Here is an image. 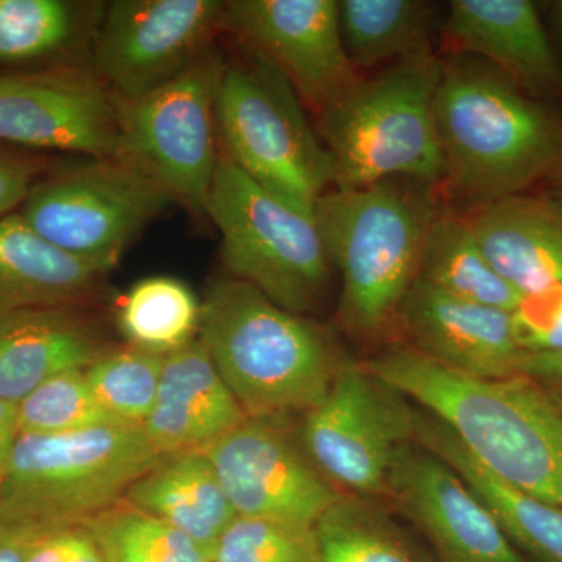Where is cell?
I'll return each mask as SVG.
<instances>
[{"label":"cell","instance_id":"cell-34","mask_svg":"<svg viewBox=\"0 0 562 562\" xmlns=\"http://www.w3.org/2000/svg\"><path fill=\"white\" fill-rule=\"evenodd\" d=\"M512 322L524 355L562 349V286L525 294L512 312Z\"/></svg>","mask_w":562,"mask_h":562},{"label":"cell","instance_id":"cell-19","mask_svg":"<svg viewBox=\"0 0 562 562\" xmlns=\"http://www.w3.org/2000/svg\"><path fill=\"white\" fill-rule=\"evenodd\" d=\"M246 419L201 339L165 355L157 401L143 424L162 453L203 452Z\"/></svg>","mask_w":562,"mask_h":562},{"label":"cell","instance_id":"cell-23","mask_svg":"<svg viewBox=\"0 0 562 562\" xmlns=\"http://www.w3.org/2000/svg\"><path fill=\"white\" fill-rule=\"evenodd\" d=\"M416 442L450 465L530 562H562V509L514 490L487 471L447 425L414 405Z\"/></svg>","mask_w":562,"mask_h":562},{"label":"cell","instance_id":"cell-9","mask_svg":"<svg viewBox=\"0 0 562 562\" xmlns=\"http://www.w3.org/2000/svg\"><path fill=\"white\" fill-rule=\"evenodd\" d=\"M225 60L211 49L176 79L140 98H116L117 160L135 166L199 220L221 158L216 92Z\"/></svg>","mask_w":562,"mask_h":562},{"label":"cell","instance_id":"cell-2","mask_svg":"<svg viewBox=\"0 0 562 562\" xmlns=\"http://www.w3.org/2000/svg\"><path fill=\"white\" fill-rule=\"evenodd\" d=\"M441 183L475 206L562 176V113L479 58L443 61L435 99Z\"/></svg>","mask_w":562,"mask_h":562},{"label":"cell","instance_id":"cell-32","mask_svg":"<svg viewBox=\"0 0 562 562\" xmlns=\"http://www.w3.org/2000/svg\"><path fill=\"white\" fill-rule=\"evenodd\" d=\"M20 432L55 435L121 424L95 401L85 371L60 373L18 403Z\"/></svg>","mask_w":562,"mask_h":562},{"label":"cell","instance_id":"cell-3","mask_svg":"<svg viewBox=\"0 0 562 562\" xmlns=\"http://www.w3.org/2000/svg\"><path fill=\"white\" fill-rule=\"evenodd\" d=\"M199 339L250 419L305 416L347 362L319 325L232 277L206 294Z\"/></svg>","mask_w":562,"mask_h":562},{"label":"cell","instance_id":"cell-36","mask_svg":"<svg viewBox=\"0 0 562 562\" xmlns=\"http://www.w3.org/2000/svg\"><path fill=\"white\" fill-rule=\"evenodd\" d=\"M519 375L528 376L532 382L541 384L543 390L562 402V349L547 353L522 355Z\"/></svg>","mask_w":562,"mask_h":562},{"label":"cell","instance_id":"cell-25","mask_svg":"<svg viewBox=\"0 0 562 562\" xmlns=\"http://www.w3.org/2000/svg\"><path fill=\"white\" fill-rule=\"evenodd\" d=\"M443 294L512 313L524 294L512 286L476 241L468 220L438 214L422 249L419 276Z\"/></svg>","mask_w":562,"mask_h":562},{"label":"cell","instance_id":"cell-38","mask_svg":"<svg viewBox=\"0 0 562 562\" xmlns=\"http://www.w3.org/2000/svg\"><path fill=\"white\" fill-rule=\"evenodd\" d=\"M33 530L0 524V562H25Z\"/></svg>","mask_w":562,"mask_h":562},{"label":"cell","instance_id":"cell-20","mask_svg":"<svg viewBox=\"0 0 562 562\" xmlns=\"http://www.w3.org/2000/svg\"><path fill=\"white\" fill-rule=\"evenodd\" d=\"M113 349L85 310L29 308L0 316V398L20 403L47 380L85 371Z\"/></svg>","mask_w":562,"mask_h":562},{"label":"cell","instance_id":"cell-8","mask_svg":"<svg viewBox=\"0 0 562 562\" xmlns=\"http://www.w3.org/2000/svg\"><path fill=\"white\" fill-rule=\"evenodd\" d=\"M216 124L222 155L291 205L314 211L333 187L330 151L310 124L301 95L261 55L225 63Z\"/></svg>","mask_w":562,"mask_h":562},{"label":"cell","instance_id":"cell-17","mask_svg":"<svg viewBox=\"0 0 562 562\" xmlns=\"http://www.w3.org/2000/svg\"><path fill=\"white\" fill-rule=\"evenodd\" d=\"M397 328L405 346L447 371L479 380L519 375L524 353L509 312L460 301L417 279L402 302Z\"/></svg>","mask_w":562,"mask_h":562},{"label":"cell","instance_id":"cell-33","mask_svg":"<svg viewBox=\"0 0 562 562\" xmlns=\"http://www.w3.org/2000/svg\"><path fill=\"white\" fill-rule=\"evenodd\" d=\"M210 562H321L316 528L236 516L209 552Z\"/></svg>","mask_w":562,"mask_h":562},{"label":"cell","instance_id":"cell-37","mask_svg":"<svg viewBox=\"0 0 562 562\" xmlns=\"http://www.w3.org/2000/svg\"><path fill=\"white\" fill-rule=\"evenodd\" d=\"M18 436H20L18 403L0 398V480L7 471Z\"/></svg>","mask_w":562,"mask_h":562},{"label":"cell","instance_id":"cell-35","mask_svg":"<svg viewBox=\"0 0 562 562\" xmlns=\"http://www.w3.org/2000/svg\"><path fill=\"white\" fill-rule=\"evenodd\" d=\"M38 172V162L32 158L0 147V220L25 202Z\"/></svg>","mask_w":562,"mask_h":562},{"label":"cell","instance_id":"cell-39","mask_svg":"<svg viewBox=\"0 0 562 562\" xmlns=\"http://www.w3.org/2000/svg\"><path fill=\"white\" fill-rule=\"evenodd\" d=\"M554 22H557L558 32L562 38V0L553 5Z\"/></svg>","mask_w":562,"mask_h":562},{"label":"cell","instance_id":"cell-11","mask_svg":"<svg viewBox=\"0 0 562 562\" xmlns=\"http://www.w3.org/2000/svg\"><path fill=\"white\" fill-rule=\"evenodd\" d=\"M412 442L414 403L361 362L347 360L324 401L303 416V449L346 495L386 498L395 454Z\"/></svg>","mask_w":562,"mask_h":562},{"label":"cell","instance_id":"cell-40","mask_svg":"<svg viewBox=\"0 0 562 562\" xmlns=\"http://www.w3.org/2000/svg\"><path fill=\"white\" fill-rule=\"evenodd\" d=\"M560 198L562 199V190H561V195H560Z\"/></svg>","mask_w":562,"mask_h":562},{"label":"cell","instance_id":"cell-30","mask_svg":"<svg viewBox=\"0 0 562 562\" xmlns=\"http://www.w3.org/2000/svg\"><path fill=\"white\" fill-rule=\"evenodd\" d=\"M87 9L63 0H0V61L47 57L74 44Z\"/></svg>","mask_w":562,"mask_h":562},{"label":"cell","instance_id":"cell-26","mask_svg":"<svg viewBox=\"0 0 562 562\" xmlns=\"http://www.w3.org/2000/svg\"><path fill=\"white\" fill-rule=\"evenodd\" d=\"M436 3L424 0H342L344 46L358 70L430 50Z\"/></svg>","mask_w":562,"mask_h":562},{"label":"cell","instance_id":"cell-4","mask_svg":"<svg viewBox=\"0 0 562 562\" xmlns=\"http://www.w3.org/2000/svg\"><path fill=\"white\" fill-rule=\"evenodd\" d=\"M428 184L390 180L325 192L314 206L333 266L341 272L338 319L358 339L397 328L419 276L422 249L438 216Z\"/></svg>","mask_w":562,"mask_h":562},{"label":"cell","instance_id":"cell-7","mask_svg":"<svg viewBox=\"0 0 562 562\" xmlns=\"http://www.w3.org/2000/svg\"><path fill=\"white\" fill-rule=\"evenodd\" d=\"M206 217L221 233V257L232 279L299 316L319 310L333 262L314 211L277 198L221 151Z\"/></svg>","mask_w":562,"mask_h":562},{"label":"cell","instance_id":"cell-18","mask_svg":"<svg viewBox=\"0 0 562 562\" xmlns=\"http://www.w3.org/2000/svg\"><path fill=\"white\" fill-rule=\"evenodd\" d=\"M443 32L528 94H561L562 66L530 0H453Z\"/></svg>","mask_w":562,"mask_h":562},{"label":"cell","instance_id":"cell-10","mask_svg":"<svg viewBox=\"0 0 562 562\" xmlns=\"http://www.w3.org/2000/svg\"><path fill=\"white\" fill-rule=\"evenodd\" d=\"M172 203L146 173L110 158L88 160L36 181L21 216L58 249L109 273L139 233Z\"/></svg>","mask_w":562,"mask_h":562},{"label":"cell","instance_id":"cell-22","mask_svg":"<svg viewBox=\"0 0 562 562\" xmlns=\"http://www.w3.org/2000/svg\"><path fill=\"white\" fill-rule=\"evenodd\" d=\"M105 276L47 241L21 213L0 220V316L29 308H90L102 299Z\"/></svg>","mask_w":562,"mask_h":562},{"label":"cell","instance_id":"cell-5","mask_svg":"<svg viewBox=\"0 0 562 562\" xmlns=\"http://www.w3.org/2000/svg\"><path fill=\"white\" fill-rule=\"evenodd\" d=\"M162 457L138 424L20 432L0 480V524L33 531L79 527L124 501Z\"/></svg>","mask_w":562,"mask_h":562},{"label":"cell","instance_id":"cell-29","mask_svg":"<svg viewBox=\"0 0 562 562\" xmlns=\"http://www.w3.org/2000/svg\"><path fill=\"white\" fill-rule=\"evenodd\" d=\"M83 527L109 562H210L183 532L124 501Z\"/></svg>","mask_w":562,"mask_h":562},{"label":"cell","instance_id":"cell-1","mask_svg":"<svg viewBox=\"0 0 562 562\" xmlns=\"http://www.w3.org/2000/svg\"><path fill=\"white\" fill-rule=\"evenodd\" d=\"M361 364L438 417L502 482L562 509V402L541 384L525 375L471 379L405 344Z\"/></svg>","mask_w":562,"mask_h":562},{"label":"cell","instance_id":"cell-6","mask_svg":"<svg viewBox=\"0 0 562 562\" xmlns=\"http://www.w3.org/2000/svg\"><path fill=\"white\" fill-rule=\"evenodd\" d=\"M442 68L438 55L420 52L361 79L321 111V138L331 155L335 190L390 180L441 183L435 99Z\"/></svg>","mask_w":562,"mask_h":562},{"label":"cell","instance_id":"cell-21","mask_svg":"<svg viewBox=\"0 0 562 562\" xmlns=\"http://www.w3.org/2000/svg\"><path fill=\"white\" fill-rule=\"evenodd\" d=\"M503 279L520 294L562 286V199L512 195L468 220Z\"/></svg>","mask_w":562,"mask_h":562},{"label":"cell","instance_id":"cell-13","mask_svg":"<svg viewBox=\"0 0 562 562\" xmlns=\"http://www.w3.org/2000/svg\"><path fill=\"white\" fill-rule=\"evenodd\" d=\"M203 452L236 516L316 527L346 495L271 420L247 417Z\"/></svg>","mask_w":562,"mask_h":562},{"label":"cell","instance_id":"cell-12","mask_svg":"<svg viewBox=\"0 0 562 562\" xmlns=\"http://www.w3.org/2000/svg\"><path fill=\"white\" fill-rule=\"evenodd\" d=\"M222 0H116L92 36V70L122 101L157 90L213 49Z\"/></svg>","mask_w":562,"mask_h":562},{"label":"cell","instance_id":"cell-28","mask_svg":"<svg viewBox=\"0 0 562 562\" xmlns=\"http://www.w3.org/2000/svg\"><path fill=\"white\" fill-rule=\"evenodd\" d=\"M201 314L202 303L187 283L149 277L125 294L117 324L131 346L165 357L194 341Z\"/></svg>","mask_w":562,"mask_h":562},{"label":"cell","instance_id":"cell-27","mask_svg":"<svg viewBox=\"0 0 562 562\" xmlns=\"http://www.w3.org/2000/svg\"><path fill=\"white\" fill-rule=\"evenodd\" d=\"M314 528L321 562H435L380 498L342 495Z\"/></svg>","mask_w":562,"mask_h":562},{"label":"cell","instance_id":"cell-15","mask_svg":"<svg viewBox=\"0 0 562 562\" xmlns=\"http://www.w3.org/2000/svg\"><path fill=\"white\" fill-rule=\"evenodd\" d=\"M0 143L117 160L116 95L94 70L0 77Z\"/></svg>","mask_w":562,"mask_h":562},{"label":"cell","instance_id":"cell-24","mask_svg":"<svg viewBox=\"0 0 562 562\" xmlns=\"http://www.w3.org/2000/svg\"><path fill=\"white\" fill-rule=\"evenodd\" d=\"M124 502L183 532L206 557L236 517L202 450L166 453L132 484Z\"/></svg>","mask_w":562,"mask_h":562},{"label":"cell","instance_id":"cell-14","mask_svg":"<svg viewBox=\"0 0 562 562\" xmlns=\"http://www.w3.org/2000/svg\"><path fill=\"white\" fill-rule=\"evenodd\" d=\"M225 31L273 63L317 113L362 79L344 46L336 0H232Z\"/></svg>","mask_w":562,"mask_h":562},{"label":"cell","instance_id":"cell-31","mask_svg":"<svg viewBox=\"0 0 562 562\" xmlns=\"http://www.w3.org/2000/svg\"><path fill=\"white\" fill-rule=\"evenodd\" d=\"M165 357L138 347L111 349L85 369L95 401L121 424L143 425L157 401Z\"/></svg>","mask_w":562,"mask_h":562},{"label":"cell","instance_id":"cell-16","mask_svg":"<svg viewBox=\"0 0 562 562\" xmlns=\"http://www.w3.org/2000/svg\"><path fill=\"white\" fill-rule=\"evenodd\" d=\"M386 501L425 536L435 562H530L461 476L417 442L395 454Z\"/></svg>","mask_w":562,"mask_h":562}]
</instances>
